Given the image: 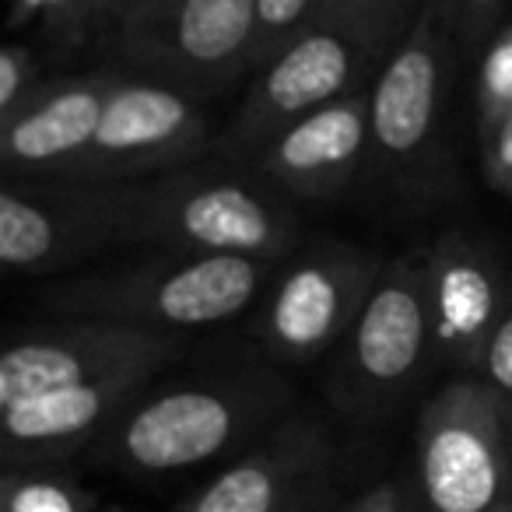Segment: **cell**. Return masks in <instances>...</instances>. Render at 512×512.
<instances>
[{
  "label": "cell",
  "mask_w": 512,
  "mask_h": 512,
  "mask_svg": "<svg viewBox=\"0 0 512 512\" xmlns=\"http://www.w3.org/2000/svg\"><path fill=\"white\" fill-rule=\"evenodd\" d=\"M288 393L274 372H239L169 386L127 407L120 421L102 435V460L120 474L151 481L176 477L239 453L246 442L281 421Z\"/></svg>",
  "instance_id": "cell-1"
},
{
  "label": "cell",
  "mask_w": 512,
  "mask_h": 512,
  "mask_svg": "<svg viewBox=\"0 0 512 512\" xmlns=\"http://www.w3.org/2000/svg\"><path fill=\"white\" fill-rule=\"evenodd\" d=\"M278 264L260 256L162 249L144 264L64 281L43 302L64 320H113L183 334L246 313Z\"/></svg>",
  "instance_id": "cell-2"
},
{
  "label": "cell",
  "mask_w": 512,
  "mask_h": 512,
  "mask_svg": "<svg viewBox=\"0 0 512 512\" xmlns=\"http://www.w3.org/2000/svg\"><path fill=\"white\" fill-rule=\"evenodd\" d=\"M295 239L292 207L260 176L186 165L141 186V246L285 260Z\"/></svg>",
  "instance_id": "cell-3"
},
{
  "label": "cell",
  "mask_w": 512,
  "mask_h": 512,
  "mask_svg": "<svg viewBox=\"0 0 512 512\" xmlns=\"http://www.w3.org/2000/svg\"><path fill=\"white\" fill-rule=\"evenodd\" d=\"M109 29L137 78L193 99L256 71V0H123Z\"/></svg>",
  "instance_id": "cell-4"
},
{
  "label": "cell",
  "mask_w": 512,
  "mask_h": 512,
  "mask_svg": "<svg viewBox=\"0 0 512 512\" xmlns=\"http://www.w3.org/2000/svg\"><path fill=\"white\" fill-rule=\"evenodd\" d=\"M141 186L4 179L0 264L15 274H57L92 256L141 246Z\"/></svg>",
  "instance_id": "cell-5"
},
{
  "label": "cell",
  "mask_w": 512,
  "mask_h": 512,
  "mask_svg": "<svg viewBox=\"0 0 512 512\" xmlns=\"http://www.w3.org/2000/svg\"><path fill=\"white\" fill-rule=\"evenodd\" d=\"M414 491L428 512H488L512 495V407L477 376L453 379L421 411Z\"/></svg>",
  "instance_id": "cell-6"
},
{
  "label": "cell",
  "mask_w": 512,
  "mask_h": 512,
  "mask_svg": "<svg viewBox=\"0 0 512 512\" xmlns=\"http://www.w3.org/2000/svg\"><path fill=\"white\" fill-rule=\"evenodd\" d=\"M393 50L365 39L341 22H313L271 64L256 71L221 148L232 162H253L281 130L302 116L365 92Z\"/></svg>",
  "instance_id": "cell-7"
},
{
  "label": "cell",
  "mask_w": 512,
  "mask_h": 512,
  "mask_svg": "<svg viewBox=\"0 0 512 512\" xmlns=\"http://www.w3.org/2000/svg\"><path fill=\"white\" fill-rule=\"evenodd\" d=\"M435 362L425 249L386 260L376 292L344 337L334 400L355 418H379L407 397Z\"/></svg>",
  "instance_id": "cell-8"
},
{
  "label": "cell",
  "mask_w": 512,
  "mask_h": 512,
  "mask_svg": "<svg viewBox=\"0 0 512 512\" xmlns=\"http://www.w3.org/2000/svg\"><path fill=\"white\" fill-rule=\"evenodd\" d=\"M446 81L449 29L425 4L369 88L372 169L390 183L425 186L435 176Z\"/></svg>",
  "instance_id": "cell-9"
},
{
  "label": "cell",
  "mask_w": 512,
  "mask_h": 512,
  "mask_svg": "<svg viewBox=\"0 0 512 512\" xmlns=\"http://www.w3.org/2000/svg\"><path fill=\"white\" fill-rule=\"evenodd\" d=\"M383 271L386 260L376 249L351 242H320L292 256L260 309L264 348L281 362H309L344 344Z\"/></svg>",
  "instance_id": "cell-10"
},
{
  "label": "cell",
  "mask_w": 512,
  "mask_h": 512,
  "mask_svg": "<svg viewBox=\"0 0 512 512\" xmlns=\"http://www.w3.org/2000/svg\"><path fill=\"white\" fill-rule=\"evenodd\" d=\"M211 148V123L193 95L148 78L116 74L99 134L78 183H148L186 169Z\"/></svg>",
  "instance_id": "cell-11"
},
{
  "label": "cell",
  "mask_w": 512,
  "mask_h": 512,
  "mask_svg": "<svg viewBox=\"0 0 512 512\" xmlns=\"http://www.w3.org/2000/svg\"><path fill=\"white\" fill-rule=\"evenodd\" d=\"M186 348L183 334L113 320H64L57 327L29 330L0 358V407L109 376L127 365L155 362L169 369Z\"/></svg>",
  "instance_id": "cell-12"
},
{
  "label": "cell",
  "mask_w": 512,
  "mask_h": 512,
  "mask_svg": "<svg viewBox=\"0 0 512 512\" xmlns=\"http://www.w3.org/2000/svg\"><path fill=\"white\" fill-rule=\"evenodd\" d=\"M337 449L316 421H278L176 512H309L334 474Z\"/></svg>",
  "instance_id": "cell-13"
},
{
  "label": "cell",
  "mask_w": 512,
  "mask_h": 512,
  "mask_svg": "<svg viewBox=\"0 0 512 512\" xmlns=\"http://www.w3.org/2000/svg\"><path fill=\"white\" fill-rule=\"evenodd\" d=\"M162 369L165 365L155 362L127 365L109 376L0 407V449L11 467L29 470L67 460L92 439L106 435L127 414V407L144 397L148 383Z\"/></svg>",
  "instance_id": "cell-14"
},
{
  "label": "cell",
  "mask_w": 512,
  "mask_h": 512,
  "mask_svg": "<svg viewBox=\"0 0 512 512\" xmlns=\"http://www.w3.org/2000/svg\"><path fill=\"white\" fill-rule=\"evenodd\" d=\"M435 362L474 376L512 302L498 256L467 232H442L425 249Z\"/></svg>",
  "instance_id": "cell-15"
},
{
  "label": "cell",
  "mask_w": 512,
  "mask_h": 512,
  "mask_svg": "<svg viewBox=\"0 0 512 512\" xmlns=\"http://www.w3.org/2000/svg\"><path fill=\"white\" fill-rule=\"evenodd\" d=\"M116 71L43 81L39 92L0 120L4 179H74L99 134Z\"/></svg>",
  "instance_id": "cell-16"
},
{
  "label": "cell",
  "mask_w": 512,
  "mask_h": 512,
  "mask_svg": "<svg viewBox=\"0 0 512 512\" xmlns=\"http://www.w3.org/2000/svg\"><path fill=\"white\" fill-rule=\"evenodd\" d=\"M369 88L344 95L281 130L249 162L256 176L299 200H330L348 190L365 165H372Z\"/></svg>",
  "instance_id": "cell-17"
},
{
  "label": "cell",
  "mask_w": 512,
  "mask_h": 512,
  "mask_svg": "<svg viewBox=\"0 0 512 512\" xmlns=\"http://www.w3.org/2000/svg\"><path fill=\"white\" fill-rule=\"evenodd\" d=\"M425 4L428 0H320L316 22H341L372 43L397 50Z\"/></svg>",
  "instance_id": "cell-18"
},
{
  "label": "cell",
  "mask_w": 512,
  "mask_h": 512,
  "mask_svg": "<svg viewBox=\"0 0 512 512\" xmlns=\"http://www.w3.org/2000/svg\"><path fill=\"white\" fill-rule=\"evenodd\" d=\"M106 22L102 0H11L8 29H39L57 43H81L95 25Z\"/></svg>",
  "instance_id": "cell-19"
},
{
  "label": "cell",
  "mask_w": 512,
  "mask_h": 512,
  "mask_svg": "<svg viewBox=\"0 0 512 512\" xmlns=\"http://www.w3.org/2000/svg\"><path fill=\"white\" fill-rule=\"evenodd\" d=\"M512 113V22H502L481 46L477 71V137Z\"/></svg>",
  "instance_id": "cell-20"
},
{
  "label": "cell",
  "mask_w": 512,
  "mask_h": 512,
  "mask_svg": "<svg viewBox=\"0 0 512 512\" xmlns=\"http://www.w3.org/2000/svg\"><path fill=\"white\" fill-rule=\"evenodd\" d=\"M0 512H81V495L74 484L43 467L11 470L0 484Z\"/></svg>",
  "instance_id": "cell-21"
},
{
  "label": "cell",
  "mask_w": 512,
  "mask_h": 512,
  "mask_svg": "<svg viewBox=\"0 0 512 512\" xmlns=\"http://www.w3.org/2000/svg\"><path fill=\"white\" fill-rule=\"evenodd\" d=\"M320 0H256V71L316 22Z\"/></svg>",
  "instance_id": "cell-22"
},
{
  "label": "cell",
  "mask_w": 512,
  "mask_h": 512,
  "mask_svg": "<svg viewBox=\"0 0 512 512\" xmlns=\"http://www.w3.org/2000/svg\"><path fill=\"white\" fill-rule=\"evenodd\" d=\"M428 8L442 18L449 36L463 39L467 46H484L505 22L509 0H428Z\"/></svg>",
  "instance_id": "cell-23"
},
{
  "label": "cell",
  "mask_w": 512,
  "mask_h": 512,
  "mask_svg": "<svg viewBox=\"0 0 512 512\" xmlns=\"http://www.w3.org/2000/svg\"><path fill=\"white\" fill-rule=\"evenodd\" d=\"M39 60L25 43H8L0 50V120L22 109L39 92Z\"/></svg>",
  "instance_id": "cell-24"
},
{
  "label": "cell",
  "mask_w": 512,
  "mask_h": 512,
  "mask_svg": "<svg viewBox=\"0 0 512 512\" xmlns=\"http://www.w3.org/2000/svg\"><path fill=\"white\" fill-rule=\"evenodd\" d=\"M474 376L512 407V302H509V309H505L502 323L495 327V334H491L488 348H484V358H481V369H477Z\"/></svg>",
  "instance_id": "cell-25"
},
{
  "label": "cell",
  "mask_w": 512,
  "mask_h": 512,
  "mask_svg": "<svg viewBox=\"0 0 512 512\" xmlns=\"http://www.w3.org/2000/svg\"><path fill=\"white\" fill-rule=\"evenodd\" d=\"M481 144V172L495 193L512 200V113H505L488 134L477 137Z\"/></svg>",
  "instance_id": "cell-26"
},
{
  "label": "cell",
  "mask_w": 512,
  "mask_h": 512,
  "mask_svg": "<svg viewBox=\"0 0 512 512\" xmlns=\"http://www.w3.org/2000/svg\"><path fill=\"white\" fill-rule=\"evenodd\" d=\"M404 502H407V488H400L397 481H379L372 484L369 491L348 502L341 512H404Z\"/></svg>",
  "instance_id": "cell-27"
},
{
  "label": "cell",
  "mask_w": 512,
  "mask_h": 512,
  "mask_svg": "<svg viewBox=\"0 0 512 512\" xmlns=\"http://www.w3.org/2000/svg\"><path fill=\"white\" fill-rule=\"evenodd\" d=\"M404 512H428V509H425V502H421V498H418V491H407Z\"/></svg>",
  "instance_id": "cell-28"
},
{
  "label": "cell",
  "mask_w": 512,
  "mask_h": 512,
  "mask_svg": "<svg viewBox=\"0 0 512 512\" xmlns=\"http://www.w3.org/2000/svg\"><path fill=\"white\" fill-rule=\"evenodd\" d=\"M120 4H123V0H102V8H106V25H109V18L120 11Z\"/></svg>",
  "instance_id": "cell-29"
},
{
  "label": "cell",
  "mask_w": 512,
  "mask_h": 512,
  "mask_svg": "<svg viewBox=\"0 0 512 512\" xmlns=\"http://www.w3.org/2000/svg\"><path fill=\"white\" fill-rule=\"evenodd\" d=\"M488 512H512V495H509V498H502L498 505H491Z\"/></svg>",
  "instance_id": "cell-30"
},
{
  "label": "cell",
  "mask_w": 512,
  "mask_h": 512,
  "mask_svg": "<svg viewBox=\"0 0 512 512\" xmlns=\"http://www.w3.org/2000/svg\"><path fill=\"white\" fill-rule=\"evenodd\" d=\"M309 512H313V509H309Z\"/></svg>",
  "instance_id": "cell-31"
}]
</instances>
